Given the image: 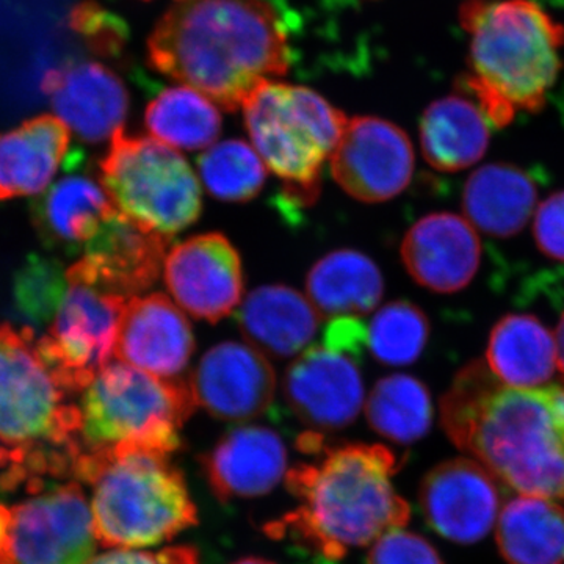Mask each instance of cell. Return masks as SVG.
<instances>
[{
  "mask_svg": "<svg viewBox=\"0 0 564 564\" xmlns=\"http://www.w3.org/2000/svg\"><path fill=\"white\" fill-rule=\"evenodd\" d=\"M470 74L464 85L489 124L505 128L518 111H540L562 69L564 28L532 0H466Z\"/></svg>",
  "mask_w": 564,
  "mask_h": 564,
  "instance_id": "277c9868",
  "label": "cell"
},
{
  "mask_svg": "<svg viewBox=\"0 0 564 564\" xmlns=\"http://www.w3.org/2000/svg\"><path fill=\"white\" fill-rule=\"evenodd\" d=\"M234 564H274V563L269 562V560H262V558H243V560H240V562H237Z\"/></svg>",
  "mask_w": 564,
  "mask_h": 564,
  "instance_id": "60d3db41",
  "label": "cell"
},
{
  "mask_svg": "<svg viewBox=\"0 0 564 564\" xmlns=\"http://www.w3.org/2000/svg\"><path fill=\"white\" fill-rule=\"evenodd\" d=\"M486 366L513 388L547 384L558 369L555 334L530 314H508L494 326Z\"/></svg>",
  "mask_w": 564,
  "mask_h": 564,
  "instance_id": "484cf974",
  "label": "cell"
},
{
  "mask_svg": "<svg viewBox=\"0 0 564 564\" xmlns=\"http://www.w3.org/2000/svg\"><path fill=\"white\" fill-rule=\"evenodd\" d=\"M87 564H199L198 552L188 545H174L161 552L113 551Z\"/></svg>",
  "mask_w": 564,
  "mask_h": 564,
  "instance_id": "74e56055",
  "label": "cell"
},
{
  "mask_svg": "<svg viewBox=\"0 0 564 564\" xmlns=\"http://www.w3.org/2000/svg\"><path fill=\"white\" fill-rule=\"evenodd\" d=\"M421 507L430 527L458 544H474L491 532L499 519L496 477L474 458H455L425 475Z\"/></svg>",
  "mask_w": 564,
  "mask_h": 564,
  "instance_id": "2e32d148",
  "label": "cell"
},
{
  "mask_svg": "<svg viewBox=\"0 0 564 564\" xmlns=\"http://www.w3.org/2000/svg\"><path fill=\"white\" fill-rule=\"evenodd\" d=\"M456 447L524 496L564 502V388H513L485 361L463 367L441 402Z\"/></svg>",
  "mask_w": 564,
  "mask_h": 564,
  "instance_id": "6da1fadb",
  "label": "cell"
},
{
  "mask_svg": "<svg viewBox=\"0 0 564 564\" xmlns=\"http://www.w3.org/2000/svg\"><path fill=\"white\" fill-rule=\"evenodd\" d=\"M555 343H556V364L558 370L564 375V314L560 318L558 326H556Z\"/></svg>",
  "mask_w": 564,
  "mask_h": 564,
  "instance_id": "ab89813d",
  "label": "cell"
},
{
  "mask_svg": "<svg viewBox=\"0 0 564 564\" xmlns=\"http://www.w3.org/2000/svg\"><path fill=\"white\" fill-rule=\"evenodd\" d=\"M399 462L380 444L326 448L317 463L288 474V488L302 500L278 529L291 530L328 558L350 547L377 543L410 521V505L395 492L391 477Z\"/></svg>",
  "mask_w": 564,
  "mask_h": 564,
  "instance_id": "3957f363",
  "label": "cell"
},
{
  "mask_svg": "<svg viewBox=\"0 0 564 564\" xmlns=\"http://www.w3.org/2000/svg\"><path fill=\"white\" fill-rule=\"evenodd\" d=\"M35 334L0 325V441L7 447H70L82 443L79 406L66 402Z\"/></svg>",
  "mask_w": 564,
  "mask_h": 564,
  "instance_id": "9c48e42d",
  "label": "cell"
},
{
  "mask_svg": "<svg viewBox=\"0 0 564 564\" xmlns=\"http://www.w3.org/2000/svg\"><path fill=\"white\" fill-rule=\"evenodd\" d=\"M195 408L188 381L165 380L124 362L109 364L82 392V444H132L173 454Z\"/></svg>",
  "mask_w": 564,
  "mask_h": 564,
  "instance_id": "52a82bcc",
  "label": "cell"
},
{
  "mask_svg": "<svg viewBox=\"0 0 564 564\" xmlns=\"http://www.w3.org/2000/svg\"><path fill=\"white\" fill-rule=\"evenodd\" d=\"M491 131L478 104L445 96L426 107L421 121V147L426 163L437 172L456 173L480 162Z\"/></svg>",
  "mask_w": 564,
  "mask_h": 564,
  "instance_id": "d4e9b609",
  "label": "cell"
},
{
  "mask_svg": "<svg viewBox=\"0 0 564 564\" xmlns=\"http://www.w3.org/2000/svg\"><path fill=\"white\" fill-rule=\"evenodd\" d=\"M55 117L88 143H101L122 131L129 110L128 88L107 66L74 62L52 69L41 82Z\"/></svg>",
  "mask_w": 564,
  "mask_h": 564,
  "instance_id": "d6986e66",
  "label": "cell"
},
{
  "mask_svg": "<svg viewBox=\"0 0 564 564\" xmlns=\"http://www.w3.org/2000/svg\"><path fill=\"white\" fill-rule=\"evenodd\" d=\"M496 525L508 564H564V508L555 500L519 494L505 505Z\"/></svg>",
  "mask_w": 564,
  "mask_h": 564,
  "instance_id": "83f0119b",
  "label": "cell"
},
{
  "mask_svg": "<svg viewBox=\"0 0 564 564\" xmlns=\"http://www.w3.org/2000/svg\"><path fill=\"white\" fill-rule=\"evenodd\" d=\"M430 323L421 307L393 302L378 311L367 328L373 358L386 366H408L421 358L429 343Z\"/></svg>",
  "mask_w": 564,
  "mask_h": 564,
  "instance_id": "d6a6232c",
  "label": "cell"
},
{
  "mask_svg": "<svg viewBox=\"0 0 564 564\" xmlns=\"http://www.w3.org/2000/svg\"><path fill=\"white\" fill-rule=\"evenodd\" d=\"M73 25L87 39L93 50L101 54L111 55L122 50L126 40L124 25L95 3H82L74 11Z\"/></svg>",
  "mask_w": 564,
  "mask_h": 564,
  "instance_id": "d590c367",
  "label": "cell"
},
{
  "mask_svg": "<svg viewBox=\"0 0 564 564\" xmlns=\"http://www.w3.org/2000/svg\"><path fill=\"white\" fill-rule=\"evenodd\" d=\"M204 475L221 500L251 499L272 491L288 470L280 434L265 426H242L202 456Z\"/></svg>",
  "mask_w": 564,
  "mask_h": 564,
  "instance_id": "44dd1931",
  "label": "cell"
},
{
  "mask_svg": "<svg viewBox=\"0 0 564 564\" xmlns=\"http://www.w3.org/2000/svg\"><path fill=\"white\" fill-rule=\"evenodd\" d=\"M415 158L410 137L377 117L348 120L332 155L334 181L362 203L395 198L413 180Z\"/></svg>",
  "mask_w": 564,
  "mask_h": 564,
  "instance_id": "7c38bea8",
  "label": "cell"
},
{
  "mask_svg": "<svg viewBox=\"0 0 564 564\" xmlns=\"http://www.w3.org/2000/svg\"><path fill=\"white\" fill-rule=\"evenodd\" d=\"M11 524L13 513L9 508L0 505V564H14L11 554Z\"/></svg>",
  "mask_w": 564,
  "mask_h": 564,
  "instance_id": "f35d334b",
  "label": "cell"
},
{
  "mask_svg": "<svg viewBox=\"0 0 564 564\" xmlns=\"http://www.w3.org/2000/svg\"><path fill=\"white\" fill-rule=\"evenodd\" d=\"M366 415L380 436L397 444H413L432 426V395L417 378L391 375L375 384L367 399Z\"/></svg>",
  "mask_w": 564,
  "mask_h": 564,
  "instance_id": "4dcf8cb0",
  "label": "cell"
},
{
  "mask_svg": "<svg viewBox=\"0 0 564 564\" xmlns=\"http://www.w3.org/2000/svg\"><path fill=\"white\" fill-rule=\"evenodd\" d=\"M65 280L50 262L39 261L28 267L18 284V300L24 313L35 321L50 317L61 306Z\"/></svg>",
  "mask_w": 564,
  "mask_h": 564,
  "instance_id": "836d02e7",
  "label": "cell"
},
{
  "mask_svg": "<svg viewBox=\"0 0 564 564\" xmlns=\"http://www.w3.org/2000/svg\"><path fill=\"white\" fill-rule=\"evenodd\" d=\"M101 184L121 214L172 237L198 220L202 185L173 148L148 137L115 133L101 161Z\"/></svg>",
  "mask_w": 564,
  "mask_h": 564,
  "instance_id": "ba28073f",
  "label": "cell"
},
{
  "mask_svg": "<svg viewBox=\"0 0 564 564\" xmlns=\"http://www.w3.org/2000/svg\"><path fill=\"white\" fill-rule=\"evenodd\" d=\"M170 237L150 231L115 209L85 243L66 281L132 299L155 284L165 265Z\"/></svg>",
  "mask_w": 564,
  "mask_h": 564,
  "instance_id": "4fadbf2b",
  "label": "cell"
},
{
  "mask_svg": "<svg viewBox=\"0 0 564 564\" xmlns=\"http://www.w3.org/2000/svg\"><path fill=\"white\" fill-rule=\"evenodd\" d=\"M68 284L50 329L36 344L55 380L70 395L84 392L109 366L129 299L91 285Z\"/></svg>",
  "mask_w": 564,
  "mask_h": 564,
  "instance_id": "30bf717a",
  "label": "cell"
},
{
  "mask_svg": "<svg viewBox=\"0 0 564 564\" xmlns=\"http://www.w3.org/2000/svg\"><path fill=\"white\" fill-rule=\"evenodd\" d=\"M141 445L85 448L73 477L93 485V522L104 547H147L198 524L180 467Z\"/></svg>",
  "mask_w": 564,
  "mask_h": 564,
  "instance_id": "5b68a950",
  "label": "cell"
},
{
  "mask_svg": "<svg viewBox=\"0 0 564 564\" xmlns=\"http://www.w3.org/2000/svg\"><path fill=\"white\" fill-rule=\"evenodd\" d=\"M198 169L204 187L218 202H251L267 181L261 155L242 140L214 144L198 159Z\"/></svg>",
  "mask_w": 564,
  "mask_h": 564,
  "instance_id": "1f68e13d",
  "label": "cell"
},
{
  "mask_svg": "<svg viewBox=\"0 0 564 564\" xmlns=\"http://www.w3.org/2000/svg\"><path fill=\"white\" fill-rule=\"evenodd\" d=\"M306 291L322 317H358L372 313L383 299V274L362 252L337 250L310 270Z\"/></svg>",
  "mask_w": 564,
  "mask_h": 564,
  "instance_id": "4316f807",
  "label": "cell"
},
{
  "mask_svg": "<svg viewBox=\"0 0 564 564\" xmlns=\"http://www.w3.org/2000/svg\"><path fill=\"white\" fill-rule=\"evenodd\" d=\"M165 282L182 310L215 323L242 302V261L223 234H202L166 254Z\"/></svg>",
  "mask_w": 564,
  "mask_h": 564,
  "instance_id": "9a60e30c",
  "label": "cell"
},
{
  "mask_svg": "<svg viewBox=\"0 0 564 564\" xmlns=\"http://www.w3.org/2000/svg\"><path fill=\"white\" fill-rule=\"evenodd\" d=\"M144 122L152 139L181 151L206 150L221 132L220 110L188 87L169 88L152 99Z\"/></svg>",
  "mask_w": 564,
  "mask_h": 564,
  "instance_id": "f546056e",
  "label": "cell"
},
{
  "mask_svg": "<svg viewBox=\"0 0 564 564\" xmlns=\"http://www.w3.org/2000/svg\"><path fill=\"white\" fill-rule=\"evenodd\" d=\"M361 356L323 340L292 362L284 395L304 425L336 432L356 421L364 403Z\"/></svg>",
  "mask_w": 564,
  "mask_h": 564,
  "instance_id": "5bb4252c",
  "label": "cell"
},
{
  "mask_svg": "<svg viewBox=\"0 0 564 564\" xmlns=\"http://www.w3.org/2000/svg\"><path fill=\"white\" fill-rule=\"evenodd\" d=\"M195 351L191 322L163 293L132 296L118 326L115 356L135 369L172 380Z\"/></svg>",
  "mask_w": 564,
  "mask_h": 564,
  "instance_id": "ac0fdd59",
  "label": "cell"
},
{
  "mask_svg": "<svg viewBox=\"0 0 564 564\" xmlns=\"http://www.w3.org/2000/svg\"><path fill=\"white\" fill-rule=\"evenodd\" d=\"M402 259L408 273L422 288L436 293L459 292L480 269V237L462 215L430 214L404 236Z\"/></svg>",
  "mask_w": 564,
  "mask_h": 564,
  "instance_id": "ffe728a7",
  "label": "cell"
},
{
  "mask_svg": "<svg viewBox=\"0 0 564 564\" xmlns=\"http://www.w3.org/2000/svg\"><path fill=\"white\" fill-rule=\"evenodd\" d=\"M11 513L14 564H87L95 554V522L77 484L40 494Z\"/></svg>",
  "mask_w": 564,
  "mask_h": 564,
  "instance_id": "8fae6325",
  "label": "cell"
},
{
  "mask_svg": "<svg viewBox=\"0 0 564 564\" xmlns=\"http://www.w3.org/2000/svg\"><path fill=\"white\" fill-rule=\"evenodd\" d=\"M252 148L284 181L285 199L310 206L321 192L323 163L347 128V117L310 88L265 80L245 99Z\"/></svg>",
  "mask_w": 564,
  "mask_h": 564,
  "instance_id": "8992f818",
  "label": "cell"
},
{
  "mask_svg": "<svg viewBox=\"0 0 564 564\" xmlns=\"http://www.w3.org/2000/svg\"><path fill=\"white\" fill-rule=\"evenodd\" d=\"M322 315L311 300L288 285H262L248 293L237 314L240 333L256 350L292 358L313 343Z\"/></svg>",
  "mask_w": 564,
  "mask_h": 564,
  "instance_id": "7402d4cb",
  "label": "cell"
},
{
  "mask_svg": "<svg viewBox=\"0 0 564 564\" xmlns=\"http://www.w3.org/2000/svg\"><path fill=\"white\" fill-rule=\"evenodd\" d=\"M367 564H443V560L429 541L400 529L373 543Z\"/></svg>",
  "mask_w": 564,
  "mask_h": 564,
  "instance_id": "e575fe53",
  "label": "cell"
},
{
  "mask_svg": "<svg viewBox=\"0 0 564 564\" xmlns=\"http://www.w3.org/2000/svg\"><path fill=\"white\" fill-rule=\"evenodd\" d=\"M69 141L68 126L55 115H41L0 133V202L46 191Z\"/></svg>",
  "mask_w": 564,
  "mask_h": 564,
  "instance_id": "603a6c76",
  "label": "cell"
},
{
  "mask_svg": "<svg viewBox=\"0 0 564 564\" xmlns=\"http://www.w3.org/2000/svg\"><path fill=\"white\" fill-rule=\"evenodd\" d=\"M533 237L543 254L564 262V191L554 193L538 206Z\"/></svg>",
  "mask_w": 564,
  "mask_h": 564,
  "instance_id": "8d00e7d4",
  "label": "cell"
},
{
  "mask_svg": "<svg viewBox=\"0 0 564 564\" xmlns=\"http://www.w3.org/2000/svg\"><path fill=\"white\" fill-rule=\"evenodd\" d=\"M115 209L102 185L91 177L69 174L35 203L33 218L44 242L74 248L87 243Z\"/></svg>",
  "mask_w": 564,
  "mask_h": 564,
  "instance_id": "f1b7e54d",
  "label": "cell"
},
{
  "mask_svg": "<svg viewBox=\"0 0 564 564\" xmlns=\"http://www.w3.org/2000/svg\"><path fill=\"white\" fill-rule=\"evenodd\" d=\"M196 404L223 421H250L269 410L276 375L251 345L223 343L203 356L191 380Z\"/></svg>",
  "mask_w": 564,
  "mask_h": 564,
  "instance_id": "e0dca14e",
  "label": "cell"
},
{
  "mask_svg": "<svg viewBox=\"0 0 564 564\" xmlns=\"http://www.w3.org/2000/svg\"><path fill=\"white\" fill-rule=\"evenodd\" d=\"M536 202L533 177L510 163L481 166L464 185V215L475 229L496 239H510L521 232Z\"/></svg>",
  "mask_w": 564,
  "mask_h": 564,
  "instance_id": "cb8c5ba5",
  "label": "cell"
},
{
  "mask_svg": "<svg viewBox=\"0 0 564 564\" xmlns=\"http://www.w3.org/2000/svg\"><path fill=\"white\" fill-rule=\"evenodd\" d=\"M152 68L234 111L291 66L289 35L267 0H172L148 40Z\"/></svg>",
  "mask_w": 564,
  "mask_h": 564,
  "instance_id": "7a4b0ae2",
  "label": "cell"
}]
</instances>
